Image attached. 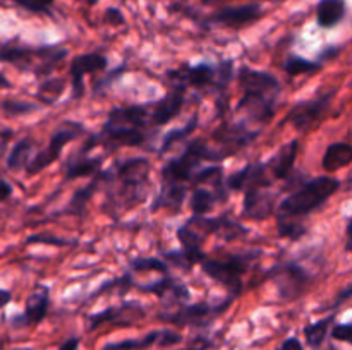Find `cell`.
<instances>
[{
  "instance_id": "f5cc1de1",
  "label": "cell",
  "mask_w": 352,
  "mask_h": 350,
  "mask_svg": "<svg viewBox=\"0 0 352 350\" xmlns=\"http://www.w3.org/2000/svg\"><path fill=\"white\" fill-rule=\"evenodd\" d=\"M10 136H12V130H3V132H0V154L3 153V148L7 146V141L10 139Z\"/></svg>"
},
{
  "instance_id": "e575fe53",
  "label": "cell",
  "mask_w": 352,
  "mask_h": 350,
  "mask_svg": "<svg viewBox=\"0 0 352 350\" xmlns=\"http://www.w3.org/2000/svg\"><path fill=\"white\" fill-rule=\"evenodd\" d=\"M158 340V329L150 331L148 335H144L143 338H126L120 340V342H110L105 343L100 350H144L150 349L151 345H155Z\"/></svg>"
},
{
  "instance_id": "836d02e7",
  "label": "cell",
  "mask_w": 352,
  "mask_h": 350,
  "mask_svg": "<svg viewBox=\"0 0 352 350\" xmlns=\"http://www.w3.org/2000/svg\"><path fill=\"white\" fill-rule=\"evenodd\" d=\"M134 285H136V281H134L133 275H131V271H126V273L120 275V277H116V278H112V280L103 281V283L100 285V287L96 288L91 295H89V299H96V297H100L102 294H105V292H113V290L119 292L120 297H124V295H126L127 292L134 287Z\"/></svg>"
},
{
  "instance_id": "60d3db41",
  "label": "cell",
  "mask_w": 352,
  "mask_h": 350,
  "mask_svg": "<svg viewBox=\"0 0 352 350\" xmlns=\"http://www.w3.org/2000/svg\"><path fill=\"white\" fill-rule=\"evenodd\" d=\"M182 342V335L172 329H158V340L155 345L158 347H172Z\"/></svg>"
},
{
  "instance_id": "52a82bcc",
  "label": "cell",
  "mask_w": 352,
  "mask_h": 350,
  "mask_svg": "<svg viewBox=\"0 0 352 350\" xmlns=\"http://www.w3.org/2000/svg\"><path fill=\"white\" fill-rule=\"evenodd\" d=\"M272 180L268 177L267 165L263 161H256L251 165V174L248 184L244 187L243 216L251 220H267L272 213H275L277 196L270 191Z\"/></svg>"
},
{
  "instance_id": "ac0fdd59",
  "label": "cell",
  "mask_w": 352,
  "mask_h": 350,
  "mask_svg": "<svg viewBox=\"0 0 352 350\" xmlns=\"http://www.w3.org/2000/svg\"><path fill=\"white\" fill-rule=\"evenodd\" d=\"M186 105V88L181 84H172V89L153 103H148L150 106V124L153 127H162L179 117Z\"/></svg>"
},
{
  "instance_id": "2e32d148",
  "label": "cell",
  "mask_w": 352,
  "mask_h": 350,
  "mask_svg": "<svg viewBox=\"0 0 352 350\" xmlns=\"http://www.w3.org/2000/svg\"><path fill=\"white\" fill-rule=\"evenodd\" d=\"M107 67H109V58L102 54H96V51H91V54H81L78 55V57L72 58L71 69H69V74H71L72 98L81 100L82 96H85L86 75L107 71Z\"/></svg>"
},
{
  "instance_id": "4fadbf2b",
  "label": "cell",
  "mask_w": 352,
  "mask_h": 350,
  "mask_svg": "<svg viewBox=\"0 0 352 350\" xmlns=\"http://www.w3.org/2000/svg\"><path fill=\"white\" fill-rule=\"evenodd\" d=\"M96 146L103 144V146L110 148V150H117V148H138L144 146L150 141V134L146 129H140V127L124 126V124L112 122V120H105L100 132H95Z\"/></svg>"
},
{
  "instance_id": "9f6ffc18",
  "label": "cell",
  "mask_w": 352,
  "mask_h": 350,
  "mask_svg": "<svg viewBox=\"0 0 352 350\" xmlns=\"http://www.w3.org/2000/svg\"><path fill=\"white\" fill-rule=\"evenodd\" d=\"M203 2H205V3H210V2H213V0H203Z\"/></svg>"
},
{
  "instance_id": "1f68e13d",
  "label": "cell",
  "mask_w": 352,
  "mask_h": 350,
  "mask_svg": "<svg viewBox=\"0 0 352 350\" xmlns=\"http://www.w3.org/2000/svg\"><path fill=\"white\" fill-rule=\"evenodd\" d=\"M198 113H195V115L191 117V119L188 120V124H186L184 127H179V129H172L168 130L167 134L164 136V139H162V144H160V150H158V154H164L167 153L168 150H172V148L175 146L177 143H181V141H186L189 136H191L192 132H195L196 129H198Z\"/></svg>"
},
{
  "instance_id": "b9f144b4",
  "label": "cell",
  "mask_w": 352,
  "mask_h": 350,
  "mask_svg": "<svg viewBox=\"0 0 352 350\" xmlns=\"http://www.w3.org/2000/svg\"><path fill=\"white\" fill-rule=\"evenodd\" d=\"M330 335L333 340H339V342H351L352 336V325L351 323H339V325H333L330 328Z\"/></svg>"
},
{
  "instance_id": "bcb514c9",
  "label": "cell",
  "mask_w": 352,
  "mask_h": 350,
  "mask_svg": "<svg viewBox=\"0 0 352 350\" xmlns=\"http://www.w3.org/2000/svg\"><path fill=\"white\" fill-rule=\"evenodd\" d=\"M351 294H352V285H351V283H347L346 287H344L342 290L339 292V295H337V299H336V301H333V304L330 305V307H332V309H337V307H339V305H342L344 302L349 301V299H351Z\"/></svg>"
},
{
  "instance_id": "6da1fadb",
  "label": "cell",
  "mask_w": 352,
  "mask_h": 350,
  "mask_svg": "<svg viewBox=\"0 0 352 350\" xmlns=\"http://www.w3.org/2000/svg\"><path fill=\"white\" fill-rule=\"evenodd\" d=\"M151 161L144 156L116 160L107 170L100 172L105 191L103 209L113 220L146 201L150 187Z\"/></svg>"
},
{
  "instance_id": "30bf717a",
  "label": "cell",
  "mask_w": 352,
  "mask_h": 350,
  "mask_svg": "<svg viewBox=\"0 0 352 350\" xmlns=\"http://www.w3.org/2000/svg\"><path fill=\"white\" fill-rule=\"evenodd\" d=\"M82 132H86V127L82 126V124L74 122V120H65V122H62L60 126L54 130V134H52L47 148H43V150L38 151L33 158H30L26 168H24L26 174H41L45 168H48L52 163H55V161L60 158L64 148L67 146L69 143H72L74 139H78Z\"/></svg>"
},
{
  "instance_id": "4316f807",
  "label": "cell",
  "mask_w": 352,
  "mask_h": 350,
  "mask_svg": "<svg viewBox=\"0 0 352 350\" xmlns=\"http://www.w3.org/2000/svg\"><path fill=\"white\" fill-rule=\"evenodd\" d=\"M352 161V148L349 143H332L325 150V154L322 158L323 170L333 174L340 168L349 167Z\"/></svg>"
},
{
  "instance_id": "11a10c76",
  "label": "cell",
  "mask_w": 352,
  "mask_h": 350,
  "mask_svg": "<svg viewBox=\"0 0 352 350\" xmlns=\"http://www.w3.org/2000/svg\"><path fill=\"white\" fill-rule=\"evenodd\" d=\"M78 2L86 3V5H96V3H98V0H78Z\"/></svg>"
},
{
  "instance_id": "f6af8a7d",
  "label": "cell",
  "mask_w": 352,
  "mask_h": 350,
  "mask_svg": "<svg viewBox=\"0 0 352 350\" xmlns=\"http://www.w3.org/2000/svg\"><path fill=\"white\" fill-rule=\"evenodd\" d=\"M213 347V342L208 338V336H196V338H192L191 342H189L188 347H184V349H177V350H208Z\"/></svg>"
},
{
  "instance_id": "4dcf8cb0",
  "label": "cell",
  "mask_w": 352,
  "mask_h": 350,
  "mask_svg": "<svg viewBox=\"0 0 352 350\" xmlns=\"http://www.w3.org/2000/svg\"><path fill=\"white\" fill-rule=\"evenodd\" d=\"M219 201L220 199L215 191H210V189H205L203 185H198V187H192L189 206H191L192 215L206 216L213 208H215V205Z\"/></svg>"
},
{
  "instance_id": "8fae6325",
  "label": "cell",
  "mask_w": 352,
  "mask_h": 350,
  "mask_svg": "<svg viewBox=\"0 0 352 350\" xmlns=\"http://www.w3.org/2000/svg\"><path fill=\"white\" fill-rule=\"evenodd\" d=\"M337 96V89H330V91L322 93V95L315 96V98L305 100L292 106L284 117V122L294 127L298 132H308L309 129L318 126L323 120L325 113L329 112L330 105L333 103Z\"/></svg>"
},
{
  "instance_id": "9a60e30c",
  "label": "cell",
  "mask_w": 352,
  "mask_h": 350,
  "mask_svg": "<svg viewBox=\"0 0 352 350\" xmlns=\"http://www.w3.org/2000/svg\"><path fill=\"white\" fill-rule=\"evenodd\" d=\"M217 67L201 62V64L189 65L182 64L179 69H170L167 71V78L170 79L172 84H181L188 88H195L198 91H205V89H213L215 84Z\"/></svg>"
},
{
  "instance_id": "8992f818",
  "label": "cell",
  "mask_w": 352,
  "mask_h": 350,
  "mask_svg": "<svg viewBox=\"0 0 352 350\" xmlns=\"http://www.w3.org/2000/svg\"><path fill=\"white\" fill-rule=\"evenodd\" d=\"M203 161H217L215 151L210 148L201 137L189 141L181 154L170 158L167 163L162 167L160 184H174L186 185L191 182L192 175L198 172V167ZM188 187V185H186Z\"/></svg>"
},
{
  "instance_id": "ab89813d",
  "label": "cell",
  "mask_w": 352,
  "mask_h": 350,
  "mask_svg": "<svg viewBox=\"0 0 352 350\" xmlns=\"http://www.w3.org/2000/svg\"><path fill=\"white\" fill-rule=\"evenodd\" d=\"M14 2L19 3V5L24 7L26 10H31V12L50 14L54 0H14Z\"/></svg>"
},
{
  "instance_id": "7402d4cb",
  "label": "cell",
  "mask_w": 352,
  "mask_h": 350,
  "mask_svg": "<svg viewBox=\"0 0 352 350\" xmlns=\"http://www.w3.org/2000/svg\"><path fill=\"white\" fill-rule=\"evenodd\" d=\"M64 182H71L79 177H91L103 170V156H88L85 151H76L64 161Z\"/></svg>"
},
{
  "instance_id": "7a4b0ae2",
  "label": "cell",
  "mask_w": 352,
  "mask_h": 350,
  "mask_svg": "<svg viewBox=\"0 0 352 350\" xmlns=\"http://www.w3.org/2000/svg\"><path fill=\"white\" fill-rule=\"evenodd\" d=\"M342 187V182L330 175H318L313 178H302L294 191L278 202L275 208L278 235L284 239L298 240L308 233L302 220L315 213Z\"/></svg>"
},
{
  "instance_id": "f907efd6",
  "label": "cell",
  "mask_w": 352,
  "mask_h": 350,
  "mask_svg": "<svg viewBox=\"0 0 352 350\" xmlns=\"http://www.w3.org/2000/svg\"><path fill=\"white\" fill-rule=\"evenodd\" d=\"M339 54H340L339 48H337V47H329V48H325V50H323L322 54H320V60L318 62H322V64H323V60H329V58L337 57V55H339Z\"/></svg>"
},
{
  "instance_id": "d6986e66",
  "label": "cell",
  "mask_w": 352,
  "mask_h": 350,
  "mask_svg": "<svg viewBox=\"0 0 352 350\" xmlns=\"http://www.w3.org/2000/svg\"><path fill=\"white\" fill-rule=\"evenodd\" d=\"M140 290L146 292V294L155 295V297L162 299V301H177V302H184L191 299V290L188 288V285L184 281H181L179 278L172 277L170 273L168 275H162V278L158 280L150 281V283H141V285H134Z\"/></svg>"
},
{
  "instance_id": "3957f363",
  "label": "cell",
  "mask_w": 352,
  "mask_h": 350,
  "mask_svg": "<svg viewBox=\"0 0 352 350\" xmlns=\"http://www.w3.org/2000/svg\"><path fill=\"white\" fill-rule=\"evenodd\" d=\"M237 79L243 89V98L236 106V112L246 113L254 122H270L275 117L277 100L282 93V82L267 71L243 65L237 71Z\"/></svg>"
},
{
  "instance_id": "74e56055",
  "label": "cell",
  "mask_w": 352,
  "mask_h": 350,
  "mask_svg": "<svg viewBox=\"0 0 352 350\" xmlns=\"http://www.w3.org/2000/svg\"><path fill=\"white\" fill-rule=\"evenodd\" d=\"M28 244H48V246H58V247H64V246H74L78 244L76 239H60V237H54V235H45V233H36V235H30L26 239Z\"/></svg>"
},
{
  "instance_id": "c3c4849f",
  "label": "cell",
  "mask_w": 352,
  "mask_h": 350,
  "mask_svg": "<svg viewBox=\"0 0 352 350\" xmlns=\"http://www.w3.org/2000/svg\"><path fill=\"white\" fill-rule=\"evenodd\" d=\"M277 350H305V347H302V343L299 342L296 336H291V338L285 340V342L282 343Z\"/></svg>"
},
{
  "instance_id": "7bdbcfd3",
  "label": "cell",
  "mask_w": 352,
  "mask_h": 350,
  "mask_svg": "<svg viewBox=\"0 0 352 350\" xmlns=\"http://www.w3.org/2000/svg\"><path fill=\"white\" fill-rule=\"evenodd\" d=\"M164 257L170 264L181 268V270H184V271H191L192 270V266H189V263L186 261V257L182 256L181 249H179V250H167V253H164Z\"/></svg>"
},
{
  "instance_id": "83f0119b",
  "label": "cell",
  "mask_w": 352,
  "mask_h": 350,
  "mask_svg": "<svg viewBox=\"0 0 352 350\" xmlns=\"http://www.w3.org/2000/svg\"><path fill=\"white\" fill-rule=\"evenodd\" d=\"M333 321H336V312H332V314L325 316V318L318 319V321L315 323H309V325L305 326L302 333H305L306 343H308L313 350L322 349L327 336H329Z\"/></svg>"
},
{
  "instance_id": "5b68a950",
  "label": "cell",
  "mask_w": 352,
  "mask_h": 350,
  "mask_svg": "<svg viewBox=\"0 0 352 350\" xmlns=\"http://www.w3.org/2000/svg\"><path fill=\"white\" fill-rule=\"evenodd\" d=\"M260 250H250V253H234L227 254L223 259L208 257L201 263L203 273L213 281L227 288L229 295L234 299L243 294V277L248 273L253 261L260 256Z\"/></svg>"
},
{
  "instance_id": "d590c367",
  "label": "cell",
  "mask_w": 352,
  "mask_h": 350,
  "mask_svg": "<svg viewBox=\"0 0 352 350\" xmlns=\"http://www.w3.org/2000/svg\"><path fill=\"white\" fill-rule=\"evenodd\" d=\"M129 268L133 271H158L162 275H168V263L157 256H138L129 259Z\"/></svg>"
},
{
  "instance_id": "ba28073f",
  "label": "cell",
  "mask_w": 352,
  "mask_h": 350,
  "mask_svg": "<svg viewBox=\"0 0 352 350\" xmlns=\"http://www.w3.org/2000/svg\"><path fill=\"white\" fill-rule=\"evenodd\" d=\"M236 299L232 295H227L222 302H196V304H181L175 311L160 312L158 319L174 326H196V328H205L215 321L219 316H222L227 309L232 305Z\"/></svg>"
},
{
  "instance_id": "db71d44e",
  "label": "cell",
  "mask_w": 352,
  "mask_h": 350,
  "mask_svg": "<svg viewBox=\"0 0 352 350\" xmlns=\"http://www.w3.org/2000/svg\"><path fill=\"white\" fill-rule=\"evenodd\" d=\"M10 88H12V82H10L9 79L0 72V89H10Z\"/></svg>"
},
{
  "instance_id": "5bb4252c",
  "label": "cell",
  "mask_w": 352,
  "mask_h": 350,
  "mask_svg": "<svg viewBox=\"0 0 352 350\" xmlns=\"http://www.w3.org/2000/svg\"><path fill=\"white\" fill-rule=\"evenodd\" d=\"M146 314V309L138 301H122L119 305H110L88 318V329H96L105 325L131 326Z\"/></svg>"
},
{
  "instance_id": "9c48e42d",
  "label": "cell",
  "mask_w": 352,
  "mask_h": 350,
  "mask_svg": "<svg viewBox=\"0 0 352 350\" xmlns=\"http://www.w3.org/2000/svg\"><path fill=\"white\" fill-rule=\"evenodd\" d=\"M267 277L277 288L278 297L289 302L302 297L313 280V275L298 261L277 263L268 270Z\"/></svg>"
},
{
  "instance_id": "7dc6e473",
  "label": "cell",
  "mask_w": 352,
  "mask_h": 350,
  "mask_svg": "<svg viewBox=\"0 0 352 350\" xmlns=\"http://www.w3.org/2000/svg\"><path fill=\"white\" fill-rule=\"evenodd\" d=\"M14 194V187L10 182H7L6 178H0V202L7 201L10 196Z\"/></svg>"
},
{
  "instance_id": "44dd1931",
  "label": "cell",
  "mask_w": 352,
  "mask_h": 350,
  "mask_svg": "<svg viewBox=\"0 0 352 350\" xmlns=\"http://www.w3.org/2000/svg\"><path fill=\"white\" fill-rule=\"evenodd\" d=\"M261 14H263V9H261L260 3H246V5L239 7H226L220 12H217L215 16L210 17V21L217 24H222V26L239 30V27L248 26V24L260 19Z\"/></svg>"
},
{
  "instance_id": "7c38bea8",
  "label": "cell",
  "mask_w": 352,
  "mask_h": 350,
  "mask_svg": "<svg viewBox=\"0 0 352 350\" xmlns=\"http://www.w3.org/2000/svg\"><path fill=\"white\" fill-rule=\"evenodd\" d=\"M260 132L261 130H250L246 127V124L223 120L212 134V139L219 144V148L213 150L215 151L217 161H222L226 158L234 156L241 150L253 144L260 137Z\"/></svg>"
},
{
  "instance_id": "d4e9b609",
  "label": "cell",
  "mask_w": 352,
  "mask_h": 350,
  "mask_svg": "<svg viewBox=\"0 0 352 350\" xmlns=\"http://www.w3.org/2000/svg\"><path fill=\"white\" fill-rule=\"evenodd\" d=\"M102 187V177L100 174L93 175L91 182L86 184L85 187L74 191V194L69 199L67 206L64 209L58 211V215H74V216H82L86 213V208H88V202L91 201L93 196L98 192V189Z\"/></svg>"
},
{
  "instance_id": "8d00e7d4",
  "label": "cell",
  "mask_w": 352,
  "mask_h": 350,
  "mask_svg": "<svg viewBox=\"0 0 352 350\" xmlns=\"http://www.w3.org/2000/svg\"><path fill=\"white\" fill-rule=\"evenodd\" d=\"M40 103H31V102H21V100H6L0 103V110L6 113L9 119H17V117L30 115V113L40 110Z\"/></svg>"
},
{
  "instance_id": "f35d334b",
  "label": "cell",
  "mask_w": 352,
  "mask_h": 350,
  "mask_svg": "<svg viewBox=\"0 0 352 350\" xmlns=\"http://www.w3.org/2000/svg\"><path fill=\"white\" fill-rule=\"evenodd\" d=\"M126 71H127L126 64H120L119 67L113 69V71L110 72V74H107L105 78L98 79V81L95 82V86H93V93H103V91H105V89H109L110 86H112L113 82H116L117 79H119L120 75H122Z\"/></svg>"
},
{
  "instance_id": "f1b7e54d",
  "label": "cell",
  "mask_w": 352,
  "mask_h": 350,
  "mask_svg": "<svg viewBox=\"0 0 352 350\" xmlns=\"http://www.w3.org/2000/svg\"><path fill=\"white\" fill-rule=\"evenodd\" d=\"M34 148V139L33 137L26 136L23 139L17 141L16 144L12 146V150L9 151L6 160V167L7 170L10 172H19L23 168H26L28 161L31 158V151Z\"/></svg>"
},
{
  "instance_id": "681fc988",
  "label": "cell",
  "mask_w": 352,
  "mask_h": 350,
  "mask_svg": "<svg viewBox=\"0 0 352 350\" xmlns=\"http://www.w3.org/2000/svg\"><path fill=\"white\" fill-rule=\"evenodd\" d=\"M79 343H81V338H79V336H71V338L65 340L57 350H78Z\"/></svg>"
},
{
  "instance_id": "f546056e",
  "label": "cell",
  "mask_w": 352,
  "mask_h": 350,
  "mask_svg": "<svg viewBox=\"0 0 352 350\" xmlns=\"http://www.w3.org/2000/svg\"><path fill=\"white\" fill-rule=\"evenodd\" d=\"M65 88L64 78H45L40 79V84L36 88V100L40 105H54L60 100Z\"/></svg>"
},
{
  "instance_id": "e0dca14e",
  "label": "cell",
  "mask_w": 352,
  "mask_h": 350,
  "mask_svg": "<svg viewBox=\"0 0 352 350\" xmlns=\"http://www.w3.org/2000/svg\"><path fill=\"white\" fill-rule=\"evenodd\" d=\"M50 307V288L43 283H36L34 290L28 295L23 314H17L10 319L14 328L21 326H38L48 314Z\"/></svg>"
},
{
  "instance_id": "484cf974",
  "label": "cell",
  "mask_w": 352,
  "mask_h": 350,
  "mask_svg": "<svg viewBox=\"0 0 352 350\" xmlns=\"http://www.w3.org/2000/svg\"><path fill=\"white\" fill-rule=\"evenodd\" d=\"M346 17V0H320L316 5V23L323 30H332Z\"/></svg>"
},
{
  "instance_id": "277c9868",
  "label": "cell",
  "mask_w": 352,
  "mask_h": 350,
  "mask_svg": "<svg viewBox=\"0 0 352 350\" xmlns=\"http://www.w3.org/2000/svg\"><path fill=\"white\" fill-rule=\"evenodd\" d=\"M67 54V48L0 43V62L12 65L17 71L33 72L38 79L50 78L52 72L60 67Z\"/></svg>"
},
{
  "instance_id": "d6a6232c",
  "label": "cell",
  "mask_w": 352,
  "mask_h": 350,
  "mask_svg": "<svg viewBox=\"0 0 352 350\" xmlns=\"http://www.w3.org/2000/svg\"><path fill=\"white\" fill-rule=\"evenodd\" d=\"M323 64L318 60H309V58L301 57V55H289L282 64V69L287 72V75L294 78V75L302 74H315V72L322 71Z\"/></svg>"
},
{
  "instance_id": "cb8c5ba5",
  "label": "cell",
  "mask_w": 352,
  "mask_h": 350,
  "mask_svg": "<svg viewBox=\"0 0 352 350\" xmlns=\"http://www.w3.org/2000/svg\"><path fill=\"white\" fill-rule=\"evenodd\" d=\"M186 196H188L186 185L160 184V191L157 192L153 202H151V213H157L158 209H170V211L179 213L184 206Z\"/></svg>"
},
{
  "instance_id": "ee69618b",
  "label": "cell",
  "mask_w": 352,
  "mask_h": 350,
  "mask_svg": "<svg viewBox=\"0 0 352 350\" xmlns=\"http://www.w3.org/2000/svg\"><path fill=\"white\" fill-rule=\"evenodd\" d=\"M103 21L110 24V26H122V24H126V17H124L122 10L116 9V7H110V9L105 10Z\"/></svg>"
},
{
  "instance_id": "816d5d0a",
  "label": "cell",
  "mask_w": 352,
  "mask_h": 350,
  "mask_svg": "<svg viewBox=\"0 0 352 350\" xmlns=\"http://www.w3.org/2000/svg\"><path fill=\"white\" fill-rule=\"evenodd\" d=\"M12 302V292L6 290V288H0V311H2L6 305H9Z\"/></svg>"
},
{
  "instance_id": "603a6c76",
  "label": "cell",
  "mask_w": 352,
  "mask_h": 350,
  "mask_svg": "<svg viewBox=\"0 0 352 350\" xmlns=\"http://www.w3.org/2000/svg\"><path fill=\"white\" fill-rule=\"evenodd\" d=\"M177 239L182 246V256L186 257L189 266L201 264L206 259V254L203 253V242H205L206 237L201 235L195 226L189 225L188 222L182 223L177 229Z\"/></svg>"
},
{
  "instance_id": "ffe728a7",
  "label": "cell",
  "mask_w": 352,
  "mask_h": 350,
  "mask_svg": "<svg viewBox=\"0 0 352 350\" xmlns=\"http://www.w3.org/2000/svg\"><path fill=\"white\" fill-rule=\"evenodd\" d=\"M299 153V141L292 139L282 144L277 153L267 161V170L272 174V180L287 182L296 174V158Z\"/></svg>"
},
{
  "instance_id": "6f0895ef",
  "label": "cell",
  "mask_w": 352,
  "mask_h": 350,
  "mask_svg": "<svg viewBox=\"0 0 352 350\" xmlns=\"http://www.w3.org/2000/svg\"><path fill=\"white\" fill-rule=\"evenodd\" d=\"M0 350H3V345H2V342H0Z\"/></svg>"
}]
</instances>
